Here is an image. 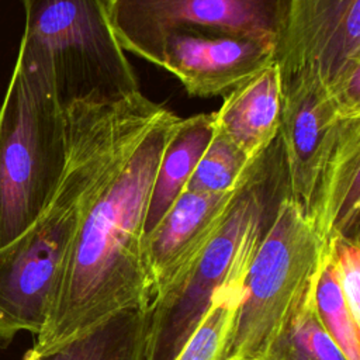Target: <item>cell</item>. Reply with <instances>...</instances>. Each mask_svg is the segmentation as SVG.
Masks as SVG:
<instances>
[{
    "label": "cell",
    "instance_id": "obj_1",
    "mask_svg": "<svg viewBox=\"0 0 360 360\" xmlns=\"http://www.w3.org/2000/svg\"><path fill=\"white\" fill-rule=\"evenodd\" d=\"M179 120L165 107L87 201L46 322L28 353H45L120 311L149 308L143 225L159 160Z\"/></svg>",
    "mask_w": 360,
    "mask_h": 360
},
{
    "label": "cell",
    "instance_id": "obj_2",
    "mask_svg": "<svg viewBox=\"0 0 360 360\" xmlns=\"http://www.w3.org/2000/svg\"><path fill=\"white\" fill-rule=\"evenodd\" d=\"M162 108L141 91L117 101H76L66 107L69 150L58 190L41 217L0 248L1 346L22 330L41 333L87 201Z\"/></svg>",
    "mask_w": 360,
    "mask_h": 360
},
{
    "label": "cell",
    "instance_id": "obj_3",
    "mask_svg": "<svg viewBox=\"0 0 360 360\" xmlns=\"http://www.w3.org/2000/svg\"><path fill=\"white\" fill-rule=\"evenodd\" d=\"M290 197L284 148L277 136L243 170L217 231L190 266L149 308V360H174L214 292L246 274L280 205Z\"/></svg>",
    "mask_w": 360,
    "mask_h": 360
},
{
    "label": "cell",
    "instance_id": "obj_4",
    "mask_svg": "<svg viewBox=\"0 0 360 360\" xmlns=\"http://www.w3.org/2000/svg\"><path fill=\"white\" fill-rule=\"evenodd\" d=\"M24 32L17 62L41 75L66 108L108 103L139 90L114 32L105 0H21Z\"/></svg>",
    "mask_w": 360,
    "mask_h": 360
},
{
    "label": "cell",
    "instance_id": "obj_5",
    "mask_svg": "<svg viewBox=\"0 0 360 360\" xmlns=\"http://www.w3.org/2000/svg\"><path fill=\"white\" fill-rule=\"evenodd\" d=\"M68 150L66 108L41 75L15 60L0 105V248L45 211Z\"/></svg>",
    "mask_w": 360,
    "mask_h": 360
},
{
    "label": "cell",
    "instance_id": "obj_6",
    "mask_svg": "<svg viewBox=\"0 0 360 360\" xmlns=\"http://www.w3.org/2000/svg\"><path fill=\"white\" fill-rule=\"evenodd\" d=\"M328 243L287 197L245 277L218 360H262L316 280Z\"/></svg>",
    "mask_w": 360,
    "mask_h": 360
},
{
    "label": "cell",
    "instance_id": "obj_7",
    "mask_svg": "<svg viewBox=\"0 0 360 360\" xmlns=\"http://www.w3.org/2000/svg\"><path fill=\"white\" fill-rule=\"evenodd\" d=\"M276 63L280 77L314 68L339 108L360 117V0H291Z\"/></svg>",
    "mask_w": 360,
    "mask_h": 360
},
{
    "label": "cell",
    "instance_id": "obj_8",
    "mask_svg": "<svg viewBox=\"0 0 360 360\" xmlns=\"http://www.w3.org/2000/svg\"><path fill=\"white\" fill-rule=\"evenodd\" d=\"M125 52L145 59L169 31L212 28L243 34L277 49L291 0H105Z\"/></svg>",
    "mask_w": 360,
    "mask_h": 360
},
{
    "label": "cell",
    "instance_id": "obj_9",
    "mask_svg": "<svg viewBox=\"0 0 360 360\" xmlns=\"http://www.w3.org/2000/svg\"><path fill=\"white\" fill-rule=\"evenodd\" d=\"M281 139L290 198L305 214L316 180L333 153L346 115L314 68H300L281 77Z\"/></svg>",
    "mask_w": 360,
    "mask_h": 360
},
{
    "label": "cell",
    "instance_id": "obj_10",
    "mask_svg": "<svg viewBox=\"0 0 360 360\" xmlns=\"http://www.w3.org/2000/svg\"><path fill=\"white\" fill-rule=\"evenodd\" d=\"M145 60L167 70L193 97H225L276 62V48L256 38L212 28L165 34Z\"/></svg>",
    "mask_w": 360,
    "mask_h": 360
},
{
    "label": "cell",
    "instance_id": "obj_11",
    "mask_svg": "<svg viewBox=\"0 0 360 360\" xmlns=\"http://www.w3.org/2000/svg\"><path fill=\"white\" fill-rule=\"evenodd\" d=\"M233 191H183L143 239L149 308L190 266L222 221Z\"/></svg>",
    "mask_w": 360,
    "mask_h": 360
},
{
    "label": "cell",
    "instance_id": "obj_12",
    "mask_svg": "<svg viewBox=\"0 0 360 360\" xmlns=\"http://www.w3.org/2000/svg\"><path fill=\"white\" fill-rule=\"evenodd\" d=\"M326 240L360 239V117L346 121L304 214Z\"/></svg>",
    "mask_w": 360,
    "mask_h": 360
},
{
    "label": "cell",
    "instance_id": "obj_13",
    "mask_svg": "<svg viewBox=\"0 0 360 360\" xmlns=\"http://www.w3.org/2000/svg\"><path fill=\"white\" fill-rule=\"evenodd\" d=\"M281 94L280 69L274 62L224 97L212 112L215 128L255 159L278 136Z\"/></svg>",
    "mask_w": 360,
    "mask_h": 360
},
{
    "label": "cell",
    "instance_id": "obj_14",
    "mask_svg": "<svg viewBox=\"0 0 360 360\" xmlns=\"http://www.w3.org/2000/svg\"><path fill=\"white\" fill-rule=\"evenodd\" d=\"M214 132L212 112H200L177 121L158 165L145 217L143 239L184 191Z\"/></svg>",
    "mask_w": 360,
    "mask_h": 360
},
{
    "label": "cell",
    "instance_id": "obj_15",
    "mask_svg": "<svg viewBox=\"0 0 360 360\" xmlns=\"http://www.w3.org/2000/svg\"><path fill=\"white\" fill-rule=\"evenodd\" d=\"M22 360H149V308L120 311L89 330Z\"/></svg>",
    "mask_w": 360,
    "mask_h": 360
},
{
    "label": "cell",
    "instance_id": "obj_16",
    "mask_svg": "<svg viewBox=\"0 0 360 360\" xmlns=\"http://www.w3.org/2000/svg\"><path fill=\"white\" fill-rule=\"evenodd\" d=\"M315 283L262 360H347L318 316Z\"/></svg>",
    "mask_w": 360,
    "mask_h": 360
},
{
    "label": "cell",
    "instance_id": "obj_17",
    "mask_svg": "<svg viewBox=\"0 0 360 360\" xmlns=\"http://www.w3.org/2000/svg\"><path fill=\"white\" fill-rule=\"evenodd\" d=\"M246 274L229 278L217 288L204 316L184 342L174 360H218L242 300Z\"/></svg>",
    "mask_w": 360,
    "mask_h": 360
},
{
    "label": "cell",
    "instance_id": "obj_18",
    "mask_svg": "<svg viewBox=\"0 0 360 360\" xmlns=\"http://www.w3.org/2000/svg\"><path fill=\"white\" fill-rule=\"evenodd\" d=\"M314 294L318 316L325 330L347 360H360V325L353 319L343 297L329 246L315 283Z\"/></svg>",
    "mask_w": 360,
    "mask_h": 360
},
{
    "label": "cell",
    "instance_id": "obj_19",
    "mask_svg": "<svg viewBox=\"0 0 360 360\" xmlns=\"http://www.w3.org/2000/svg\"><path fill=\"white\" fill-rule=\"evenodd\" d=\"M249 162L250 159L224 132L215 128L184 190L194 193L232 191Z\"/></svg>",
    "mask_w": 360,
    "mask_h": 360
},
{
    "label": "cell",
    "instance_id": "obj_20",
    "mask_svg": "<svg viewBox=\"0 0 360 360\" xmlns=\"http://www.w3.org/2000/svg\"><path fill=\"white\" fill-rule=\"evenodd\" d=\"M328 246L349 311L360 325V239L332 238Z\"/></svg>",
    "mask_w": 360,
    "mask_h": 360
}]
</instances>
